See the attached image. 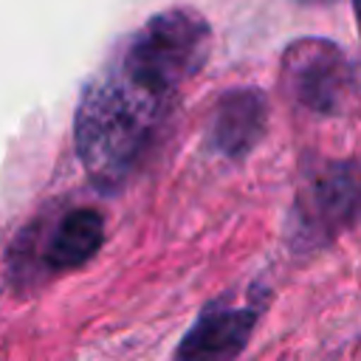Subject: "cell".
<instances>
[{"instance_id":"cell-1","label":"cell","mask_w":361,"mask_h":361,"mask_svg":"<svg viewBox=\"0 0 361 361\" xmlns=\"http://www.w3.org/2000/svg\"><path fill=\"white\" fill-rule=\"evenodd\" d=\"M172 102L130 79L116 62L82 93L73 141L87 178L99 189H118L149 152Z\"/></svg>"},{"instance_id":"cell-2","label":"cell","mask_w":361,"mask_h":361,"mask_svg":"<svg viewBox=\"0 0 361 361\" xmlns=\"http://www.w3.org/2000/svg\"><path fill=\"white\" fill-rule=\"evenodd\" d=\"M209 54V20L189 6H175L152 14L135 31L116 56V65L138 85L175 102L180 87L200 73Z\"/></svg>"},{"instance_id":"cell-3","label":"cell","mask_w":361,"mask_h":361,"mask_svg":"<svg viewBox=\"0 0 361 361\" xmlns=\"http://www.w3.org/2000/svg\"><path fill=\"white\" fill-rule=\"evenodd\" d=\"M282 90L313 116H341L355 102V65L330 39H293L282 54Z\"/></svg>"},{"instance_id":"cell-4","label":"cell","mask_w":361,"mask_h":361,"mask_svg":"<svg viewBox=\"0 0 361 361\" xmlns=\"http://www.w3.org/2000/svg\"><path fill=\"white\" fill-rule=\"evenodd\" d=\"M358 169L353 161H327L302 183L290 212V243L322 248L347 231L358 217Z\"/></svg>"},{"instance_id":"cell-5","label":"cell","mask_w":361,"mask_h":361,"mask_svg":"<svg viewBox=\"0 0 361 361\" xmlns=\"http://www.w3.org/2000/svg\"><path fill=\"white\" fill-rule=\"evenodd\" d=\"M268 130V99L259 87L226 90L212 113L209 144L226 158H245Z\"/></svg>"},{"instance_id":"cell-6","label":"cell","mask_w":361,"mask_h":361,"mask_svg":"<svg viewBox=\"0 0 361 361\" xmlns=\"http://www.w3.org/2000/svg\"><path fill=\"white\" fill-rule=\"evenodd\" d=\"M254 322V307L209 305L180 338L172 361H231L245 347Z\"/></svg>"},{"instance_id":"cell-7","label":"cell","mask_w":361,"mask_h":361,"mask_svg":"<svg viewBox=\"0 0 361 361\" xmlns=\"http://www.w3.org/2000/svg\"><path fill=\"white\" fill-rule=\"evenodd\" d=\"M104 243V220L93 209L68 212L51 231L45 245V265L51 271H71L90 262Z\"/></svg>"},{"instance_id":"cell-8","label":"cell","mask_w":361,"mask_h":361,"mask_svg":"<svg viewBox=\"0 0 361 361\" xmlns=\"http://www.w3.org/2000/svg\"><path fill=\"white\" fill-rule=\"evenodd\" d=\"M293 3H299V6H333L338 0H293Z\"/></svg>"}]
</instances>
